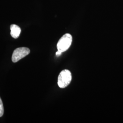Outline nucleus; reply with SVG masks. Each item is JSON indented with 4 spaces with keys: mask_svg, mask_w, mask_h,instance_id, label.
I'll list each match as a JSON object with an SVG mask.
<instances>
[{
    "mask_svg": "<svg viewBox=\"0 0 123 123\" xmlns=\"http://www.w3.org/2000/svg\"><path fill=\"white\" fill-rule=\"evenodd\" d=\"M72 80V74L70 71L67 69L62 71L58 77L57 84L60 88L67 87L70 84Z\"/></svg>",
    "mask_w": 123,
    "mask_h": 123,
    "instance_id": "nucleus-1",
    "label": "nucleus"
},
{
    "mask_svg": "<svg viewBox=\"0 0 123 123\" xmlns=\"http://www.w3.org/2000/svg\"><path fill=\"white\" fill-rule=\"evenodd\" d=\"M73 38L72 35L69 33H66L58 41L57 43V50L61 52L62 53L66 51L70 48L72 43Z\"/></svg>",
    "mask_w": 123,
    "mask_h": 123,
    "instance_id": "nucleus-2",
    "label": "nucleus"
},
{
    "mask_svg": "<svg viewBox=\"0 0 123 123\" xmlns=\"http://www.w3.org/2000/svg\"><path fill=\"white\" fill-rule=\"evenodd\" d=\"M30 53L28 48L22 47L16 49L13 52L12 56V61L13 62H17L23 57H25Z\"/></svg>",
    "mask_w": 123,
    "mask_h": 123,
    "instance_id": "nucleus-3",
    "label": "nucleus"
},
{
    "mask_svg": "<svg viewBox=\"0 0 123 123\" xmlns=\"http://www.w3.org/2000/svg\"><path fill=\"white\" fill-rule=\"evenodd\" d=\"M10 29L11 35L12 37L15 39L18 38L20 35L21 32V28L17 25L12 24L10 26Z\"/></svg>",
    "mask_w": 123,
    "mask_h": 123,
    "instance_id": "nucleus-4",
    "label": "nucleus"
},
{
    "mask_svg": "<svg viewBox=\"0 0 123 123\" xmlns=\"http://www.w3.org/2000/svg\"><path fill=\"white\" fill-rule=\"evenodd\" d=\"M4 114V107L2 100L0 97V117H2Z\"/></svg>",
    "mask_w": 123,
    "mask_h": 123,
    "instance_id": "nucleus-5",
    "label": "nucleus"
},
{
    "mask_svg": "<svg viewBox=\"0 0 123 123\" xmlns=\"http://www.w3.org/2000/svg\"><path fill=\"white\" fill-rule=\"evenodd\" d=\"M62 53L61 52L57 50V52L56 53V55L57 56H60L61 54Z\"/></svg>",
    "mask_w": 123,
    "mask_h": 123,
    "instance_id": "nucleus-6",
    "label": "nucleus"
}]
</instances>
